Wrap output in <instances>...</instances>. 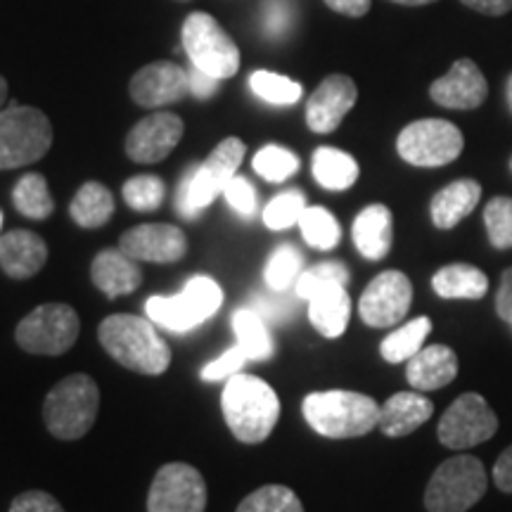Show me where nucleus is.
Returning <instances> with one entry per match:
<instances>
[{"label": "nucleus", "instance_id": "nucleus-1", "mask_svg": "<svg viewBox=\"0 0 512 512\" xmlns=\"http://www.w3.org/2000/svg\"><path fill=\"white\" fill-rule=\"evenodd\" d=\"M102 349L121 366L140 375H162L171 363V349L150 318L114 313L98 328Z\"/></svg>", "mask_w": 512, "mask_h": 512}, {"label": "nucleus", "instance_id": "nucleus-2", "mask_svg": "<svg viewBox=\"0 0 512 512\" xmlns=\"http://www.w3.org/2000/svg\"><path fill=\"white\" fill-rule=\"evenodd\" d=\"M228 430L242 444H261L271 437L280 418V399L266 380L238 373L228 377L221 394Z\"/></svg>", "mask_w": 512, "mask_h": 512}, {"label": "nucleus", "instance_id": "nucleus-3", "mask_svg": "<svg viewBox=\"0 0 512 512\" xmlns=\"http://www.w3.org/2000/svg\"><path fill=\"white\" fill-rule=\"evenodd\" d=\"M302 413L311 430L320 437L354 439L375 430L380 420V403L366 394L330 389V392L306 396Z\"/></svg>", "mask_w": 512, "mask_h": 512}, {"label": "nucleus", "instance_id": "nucleus-4", "mask_svg": "<svg viewBox=\"0 0 512 512\" xmlns=\"http://www.w3.org/2000/svg\"><path fill=\"white\" fill-rule=\"evenodd\" d=\"M247 147L240 138H226L211 150L202 164L190 166L181 178L176 192V209L183 219H197L216 197L223 195L226 185L238 176Z\"/></svg>", "mask_w": 512, "mask_h": 512}, {"label": "nucleus", "instance_id": "nucleus-5", "mask_svg": "<svg viewBox=\"0 0 512 512\" xmlns=\"http://www.w3.org/2000/svg\"><path fill=\"white\" fill-rule=\"evenodd\" d=\"M100 411V389L93 377L69 375L50 389L43 403L48 432L62 441L86 437Z\"/></svg>", "mask_w": 512, "mask_h": 512}, {"label": "nucleus", "instance_id": "nucleus-6", "mask_svg": "<svg viewBox=\"0 0 512 512\" xmlns=\"http://www.w3.org/2000/svg\"><path fill=\"white\" fill-rule=\"evenodd\" d=\"M53 145L50 119L36 107L10 105L0 110V171L22 169L48 155Z\"/></svg>", "mask_w": 512, "mask_h": 512}, {"label": "nucleus", "instance_id": "nucleus-7", "mask_svg": "<svg viewBox=\"0 0 512 512\" xmlns=\"http://www.w3.org/2000/svg\"><path fill=\"white\" fill-rule=\"evenodd\" d=\"M223 304V290L209 275H195L176 297H150L145 313L152 323L169 332H190L209 320Z\"/></svg>", "mask_w": 512, "mask_h": 512}, {"label": "nucleus", "instance_id": "nucleus-8", "mask_svg": "<svg viewBox=\"0 0 512 512\" xmlns=\"http://www.w3.org/2000/svg\"><path fill=\"white\" fill-rule=\"evenodd\" d=\"M489 477L482 460L472 456H456L444 460L427 484V512H467L482 501Z\"/></svg>", "mask_w": 512, "mask_h": 512}, {"label": "nucleus", "instance_id": "nucleus-9", "mask_svg": "<svg viewBox=\"0 0 512 512\" xmlns=\"http://www.w3.org/2000/svg\"><path fill=\"white\" fill-rule=\"evenodd\" d=\"M181 38L192 67L219 81L238 74L240 50L226 29L207 12H190L183 22Z\"/></svg>", "mask_w": 512, "mask_h": 512}, {"label": "nucleus", "instance_id": "nucleus-10", "mask_svg": "<svg viewBox=\"0 0 512 512\" xmlns=\"http://www.w3.org/2000/svg\"><path fill=\"white\" fill-rule=\"evenodd\" d=\"M81 320L69 304H41L19 320L15 339L29 354L62 356L79 339Z\"/></svg>", "mask_w": 512, "mask_h": 512}, {"label": "nucleus", "instance_id": "nucleus-11", "mask_svg": "<svg viewBox=\"0 0 512 512\" xmlns=\"http://www.w3.org/2000/svg\"><path fill=\"white\" fill-rule=\"evenodd\" d=\"M463 147L465 140L460 128L446 119L413 121L396 138V152L403 162L422 169H437L456 162Z\"/></svg>", "mask_w": 512, "mask_h": 512}, {"label": "nucleus", "instance_id": "nucleus-12", "mask_svg": "<svg viewBox=\"0 0 512 512\" xmlns=\"http://www.w3.org/2000/svg\"><path fill=\"white\" fill-rule=\"evenodd\" d=\"M498 432V418L491 411L484 396L467 392L458 396L441 415L437 437L441 444L451 451H465V448L479 446L489 441Z\"/></svg>", "mask_w": 512, "mask_h": 512}, {"label": "nucleus", "instance_id": "nucleus-13", "mask_svg": "<svg viewBox=\"0 0 512 512\" xmlns=\"http://www.w3.org/2000/svg\"><path fill=\"white\" fill-rule=\"evenodd\" d=\"M207 482L202 472L188 463L159 467L147 494V512H204Z\"/></svg>", "mask_w": 512, "mask_h": 512}, {"label": "nucleus", "instance_id": "nucleus-14", "mask_svg": "<svg viewBox=\"0 0 512 512\" xmlns=\"http://www.w3.org/2000/svg\"><path fill=\"white\" fill-rule=\"evenodd\" d=\"M413 302L411 278L401 271H384L370 280L358 299V316L368 328H392L401 323Z\"/></svg>", "mask_w": 512, "mask_h": 512}, {"label": "nucleus", "instance_id": "nucleus-15", "mask_svg": "<svg viewBox=\"0 0 512 512\" xmlns=\"http://www.w3.org/2000/svg\"><path fill=\"white\" fill-rule=\"evenodd\" d=\"M185 133L183 119L174 112H155L140 119L126 136V155L138 164L164 162Z\"/></svg>", "mask_w": 512, "mask_h": 512}, {"label": "nucleus", "instance_id": "nucleus-16", "mask_svg": "<svg viewBox=\"0 0 512 512\" xmlns=\"http://www.w3.org/2000/svg\"><path fill=\"white\" fill-rule=\"evenodd\" d=\"M119 249L136 261L174 264L188 252V238L181 228L171 223H143L121 235Z\"/></svg>", "mask_w": 512, "mask_h": 512}, {"label": "nucleus", "instance_id": "nucleus-17", "mask_svg": "<svg viewBox=\"0 0 512 512\" xmlns=\"http://www.w3.org/2000/svg\"><path fill=\"white\" fill-rule=\"evenodd\" d=\"M358 100V88L347 74H330L320 81V86L306 102V124L313 133L337 131L344 117L354 110Z\"/></svg>", "mask_w": 512, "mask_h": 512}, {"label": "nucleus", "instance_id": "nucleus-18", "mask_svg": "<svg viewBox=\"0 0 512 512\" xmlns=\"http://www.w3.org/2000/svg\"><path fill=\"white\" fill-rule=\"evenodd\" d=\"M188 91V72L169 60L145 64L143 69H138L136 76L131 79V86H128L133 102L140 107H150V110L174 105V102L183 100Z\"/></svg>", "mask_w": 512, "mask_h": 512}, {"label": "nucleus", "instance_id": "nucleus-19", "mask_svg": "<svg viewBox=\"0 0 512 512\" xmlns=\"http://www.w3.org/2000/svg\"><path fill=\"white\" fill-rule=\"evenodd\" d=\"M486 95L489 83L482 69L467 57L453 62V67L430 86V98L446 110H477Z\"/></svg>", "mask_w": 512, "mask_h": 512}, {"label": "nucleus", "instance_id": "nucleus-20", "mask_svg": "<svg viewBox=\"0 0 512 512\" xmlns=\"http://www.w3.org/2000/svg\"><path fill=\"white\" fill-rule=\"evenodd\" d=\"M48 245L31 230H12L0 238V268L15 280H27L46 266Z\"/></svg>", "mask_w": 512, "mask_h": 512}, {"label": "nucleus", "instance_id": "nucleus-21", "mask_svg": "<svg viewBox=\"0 0 512 512\" xmlns=\"http://www.w3.org/2000/svg\"><path fill=\"white\" fill-rule=\"evenodd\" d=\"M91 278L93 285L107 299H117L138 290L143 283V271H140L138 261L121 249H102L93 259Z\"/></svg>", "mask_w": 512, "mask_h": 512}, {"label": "nucleus", "instance_id": "nucleus-22", "mask_svg": "<svg viewBox=\"0 0 512 512\" xmlns=\"http://www.w3.org/2000/svg\"><path fill=\"white\" fill-rule=\"evenodd\" d=\"M458 356L446 344L422 347L406 366V377L415 392H434L456 380Z\"/></svg>", "mask_w": 512, "mask_h": 512}, {"label": "nucleus", "instance_id": "nucleus-23", "mask_svg": "<svg viewBox=\"0 0 512 512\" xmlns=\"http://www.w3.org/2000/svg\"><path fill=\"white\" fill-rule=\"evenodd\" d=\"M434 406L430 399L418 392H399L389 396L380 406V420L377 427L387 437H406L425 425L432 418Z\"/></svg>", "mask_w": 512, "mask_h": 512}, {"label": "nucleus", "instance_id": "nucleus-24", "mask_svg": "<svg viewBox=\"0 0 512 512\" xmlns=\"http://www.w3.org/2000/svg\"><path fill=\"white\" fill-rule=\"evenodd\" d=\"M354 245L370 261H380L389 254L394 242V216L384 204H370L354 219Z\"/></svg>", "mask_w": 512, "mask_h": 512}, {"label": "nucleus", "instance_id": "nucleus-25", "mask_svg": "<svg viewBox=\"0 0 512 512\" xmlns=\"http://www.w3.org/2000/svg\"><path fill=\"white\" fill-rule=\"evenodd\" d=\"M479 197H482V185L472 178H460V181L448 183L432 197L430 214L432 223L439 230L456 228L460 221L467 219L477 209Z\"/></svg>", "mask_w": 512, "mask_h": 512}, {"label": "nucleus", "instance_id": "nucleus-26", "mask_svg": "<svg viewBox=\"0 0 512 512\" xmlns=\"http://www.w3.org/2000/svg\"><path fill=\"white\" fill-rule=\"evenodd\" d=\"M347 285H330L309 299V320L320 335L337 339L347 330L351 318V299Z\"/></svg>", "mask_w": 512, "mask_h": 512}, {"label": "nucleus", "instance_id": "nucleus-27", "mask_svg": "<svg viewBox=\"0 0 512 512\" xmlns=\"http://www.w3.org/2000/svg\"><path fill=\"white\" fill-rule=\"evenodd\" d=\"M432 287L441 299H482L489 292V278L477 266L451 264L434 273Z\"/></svg>", "mask_w": 512, "mask_h": 512}, {"label": "nucleus", "instance_id": "nucleus-28", "mask_svg": "<svg viewBox=\"0 0 512 512\" xmlns=\"http://www.w3.org/2000/svg\"><path fill=\"white\" fill-rule=\"evenodd\" d=\"M114 214V197L105 185L98 181L83 183L79 192L74 195L72 204H69V216L76 226L81 228H102L110 223Z\"/></svg>", "mask_w": 512, "mask_h": 512}, {"label": "nucleus", "instance_id": "nucleus-29", "mask_svg": "<svg viewBox=\"0 0 512 512\" xmlns=\"http://www.w3.org/2000/svg\"><path fill=\"white\" fill-rule=\"evenodd\" d=\"M313 178L325 190H349L358 181V162L337 147H318L313 152Z\"/></svg>", "mask_w": 512, "mask_h": 512}, {"label": "nucleus", "instance_id": "nucleus-30", "mask_svg": "<svg viewBox=\"0 0 512 512\" xmlns=\"http://www.w3.org/2000/svg\"><path fill=\"white\" fill-rule=\"evenodd\" d=\"M233 330L238 337V344L245 351L249 361H266L273 356V337L268 330L266 320L259 313L242 306L233 313Z\"/></svg>", "mask_w": 512, "mask_h": 512}, {"label": "nucleus", "instance_id": "nucleus-31", "mask_svg": "<svg viewBox=\"0 0 512 512\" xmlns=\"http://www.w3.org/2000/svg\"><path fill=\"white\" fill-rule=\"evenodd\" d=\"M432 332V320L427 316H420L411 320V323L401 325L399 330L389 332L382 339L380 354L387 363H408L418 351L425 347V339Z\"/></svg>", "mask_w": 512, "mask_h": 512}, {"label": "nucleus", "instance_id": "nucleus-32", "mask_svg": "<svg viewBox=\"0 0 512 512\" xmlns=\"http://www.w3.org/2000/svg\"><path fill=\"white\" fill-rule=\"evenodd\" d=\"M12 204H15L19 214L34 221L48 219L55 209L48 183L41 174H27L19 178L15 190H12Z\"/></svg>", "mask_w": 512, "mask_h": 512}, {"label": "nucleus", "instance_id": "nucleus-33", "mask_svg": "<svg viewBox=\"0 0 512 512\" xmlns=\"http://www.w3.org/2000/svg\"><path fill=\"white\" fill-rule=\"evenodd\" d=\"M302 273L304 256L299 254V249L292 245H280L271 256H268L264 268V283L268 285V290L287 292L294 290V285H297L299 275Z\"/></svg>", "mask_w": 512, "mask_h": 512}, {"label": "nucleus", "instance_id": "nucleus-34", "mask_svg": "<svg viewBox=\"0 0 512 512\" xmlns=\"http://www.w3.org/2000/svg\"><path fill=\"white\" fill-rule=\"evenodd\" d=\"M302 228V238L309 247L328 252L342 240V226L325 207H306L302 219L297 223Z\"/></svg>", "mask_w": 512, "mask_h": 512}, {"label": "nucleus", "instance_id": "nucleus-35", "mask_svg": "<svg viewBox=\"0 0 512 512\" xmlns=\"http://www.w3.org/2000/svg\"><path fill=\"white\" fill-rule=\"evenodd\" d=\"M249 88H252L256 98L271 102V105H294L304 95L302 83L287 79L283 74L266 72V69H259V72L249 76Z\"/></svg>", "mask_w": 512, "mask_h": 512}, {"label": "nucleus", "instance_id": "nucleus-36", "mask_svg": "<svg viewBox=\"0 0 512 512\" xmlns=\"http://www.w3.org/2000/svg\"><path fill=\"white\" fill-rule=\"evenodd\" d=\"M235 512H304V505L287 486L268 484L252 491Z\"/></svg>", "mask_w": 512, "mask_h": 512}, {"label": "nucleus", "instance_id": "nucleus-37", "mask_svg": "<svg viewBox=\"0 0 512 512\" xmlns=\"http://www.w3.org/2000/svg\"><path fill=\"white\" fill-rule=\"evenodd\" d=\"M252 166L268 183H283L299 171V157L283 145H266L256 152Z\"/></svg>", "mask_w": 512, "mask_h": 512}, {"label": "nucleus", "instance_id": "nucleus-38", "mask_svg": "<svg viewBox=\"0 0 512 512\" xmlns=\"http://www.w3.org/2000/svg\"><path fill=\"white\" fill-rule=\"evenodd\" d=\"M349 283V268L342 264V261H320L309 271L299 275L297 285H294V292H297L299 299H309L318 290L330 285H347Z\"/></svg>", "mask_w": 512, "mask_h": 512}, {"label": "nucleus", "instance_id": "nucleus-39", "mask_svg": "<svg viewBox=\"0 0 512 512\" xmlns=\"http://www.w3.org/2000/svg\"><path fill=\"white\" fill-rule=\"evenodd\" d=\"M306 209V195L302 190H285L273 197L264 209V223L271 230H287L297 226Z\"/></svg>", "mask_w": 512, "mask_h": 512}, {"label": "nucleus", "instance_id": "nucleus-40", "mask_svg": "<svg viewBox=\"0 0 512 512\" xmlns=\"http://www.w3.org/2000/svg\"><path fill=\"white\" fill-rule=\"evenodd\" d=\"M484 226L494 249H512V197H494L484 209Z\"/></svg>", "mask_w": 512, "mask_h": 512}, {"label": "nucleus", "instance_id": "nucleus-41", "mask_svg": "<svg viewBox=\"0 0 512 512\" xmlns=\"http://www.w3.org/2000/svg\"><path fill=\"white\" fill-rule=\"evenodd\" d=\"M166 185L157 176H136L124 183V202L136 211H155L162 207Z\"/></svg>", "mask_w": 512, "mask_h": 512}, {"label": "nucleus", "instance_id": "nucleus-42", "mask_svg": "<svg viewBox=\"0 0 512 512\" xmlns=\"http://www.w3.org/2000/svg\"><path fill=\"white\" fill-rule=\"evenodd\" d=\"M247 309L259 313L266 323H285V320L294 313V302L287 297V292H256L247 302Z\"/></svg>", "mask_w": 512, "mask_h": 512}, {"label": "nucleus", "instance_id": "nucleus-43", "mask_svg": "<svg viewBox=\"0 0 512 512\" xmlns=\"http://www.w3.org/2000/svg\"><path fill=\"white\" fill-rule=\"evenodd\" d=\"M294 17L297 10L292 0H266L261 8V29L268 38H283L292 29Z\"/></svg>", "mask_w": 512, "mask_h": 512}, {"label": "nucleus", "instance_id": "nucleus-44", "mask_svg": "<svg viewBox=\"0 0 512 512\" xmlns=\"http://www.w3.org/2000/svg\"><path fill=\"white\" fill-rule=\"evenodd\" d=\"M249 361L245 351L238 344V347L228 349L226 354H221L219 358H214V361H209L207 366L202 368V380L207 382H221V380H228V377L242 373V366Z\"/></svg>", "mask_w": 512, "mask_h": 512}, {"label": "nucleus", "instance_id": "nucleus-45", "mask_svg": "<svg viewBox=\"0 0 512 512\" xmlns=\"http://www.w3.org/2000/svg\"><path fill=\"white\" fill-rule=\"evenodd\" d=\"M223 197H226V202L233 207L235 214H240L242 219H249V216L256 214V190L254 185L247 181V178L242 176H235L233 181L226 185V190H223Z\"/></svg>", "mask_w": 512, "mask_h": 512}, {"label": "nucleus", "instance_id": "nucleus-46", "mask_svg": "<svg viewBox=\"0 0 512 512\" xmlns=\"http://www.w3.org/2000/svg\"><path fill=\"white\" fill-rule=\"evenodd\" d=\"M10 512H64V508L55 496L46 494V491H27L12 501Z\"/></svg>", "mask_w": 512, "mask_h": 512}, {"label": "nucleus", "instance_id": "nucleus-47", "mask_svg": "<svg viewBox=\"0 0 512 512\" xmlns=\"http://www.w3.org/2000/svg\"><path fill=\"white\" fill-rule=\"evenodd\" d=\"M188 81H190V93L200 100H209L211 95L219 91V83H221L219 79L204 74L202 69H197V67H192L188 72Z\"/></svg>", "mask_w": 512, "mask_h": 512}, {"label": "nucleus", "instance_id": "nucleus-48", "mask_svg": "<svg viewBox=\"0 0 512 512\" xmlns=\"http://www.w3.org/2000/svg\"><path fill=\"white\" fill-rule=\"evenodd\" d=\"M496 313L498 318L512 325V268L501 275V285L496 292Z\"/></svg>", "mask_w": 512, "mask_h": 512}, {"label": "nucleus", "instance_id": "nucleus-49", "mask_svg": "<svg viewBox=\"0 0 512 512\" xmlns=\"http://www.w3.org/2000/svg\"><path fill=\"white\" fill-rule=\"evenodd\" d=\"M494 484L505 494H512V446L498 456L494 465Z\"/></svg>", "mask_w": 512, "mask_h": 512}, {"label": "nucleus", "instance_id": "nucleus-50", "mask_svg": "<svg viewBox=\"0 0 512 512\" xmlns=\"http://www.w3.org/2000/svg\"><path fill=\"white\" fill-rule=\"evenodd\" d=\"M460 3L467 5V8L482 12V15H489V17L508 15V12L512 10V0H460Z\"/></svg>", "mask_w": 512, "mask_h": 512}, {"label": "nucleus", "instance_id": "nucleus-51", "mask_svg": "<svg viewBox=\"0 0 512 512\" xmlns=\"http://www.w3.org/2000/svg\"><path fill=\"white\" fill-rule=\"evenodd\" d=\"M323 3L347 17H363L370 10V0H323Z\"/></svg>", "mask_w": 512, "mask_h": 512}, {"label": "nucleus", "instance_id": "nucleus-52", "mask_svg": "<svg viewBox=\"0 0 512 512\" xmlns=\"http://www.w3.org/2000/svg\"><path fill=\"white\" fill-rule=\"evenodd\" d=\"M396 5H408V8H420V5H430L437 3V0H392Z\"/></svg>", "mask_w": 512, "mask_h": 512}, {"label": "nucleus", "instance_id": "nucleus-53", "mask_svg": "<svg viewBox=\"0 0 512 512\" xmlns=\"http://www.w3.org/2000/svg\"><path fill=\"white\" fill-rule=\"evenodd\" d=\"M5 102H8V81L0 76V110L5 107Z\"/></svg>", "mask_w": 512, "mask_h": 512}, {"label": "nucleus", "instance_id": "nucleus-54", "mask_svg": "<svg viewBox=\"0 0 512 512\" xmlns=\"http://www.w3.org/2000/svg\"><path fill=\"white\" fill-rule=\"evenodd\" d=\"M505 98H508V107L512 112V74L508 76V83H505Z\"/></svg>", "mask_w": 512, "mask_h": 512}, {"label": "nucleus", "instance_id": "nucleus-55", "mask_svg": "<svg viewBox=\"0 0 512 512\" xmlns=\"http://www.w3.org/2000/svg\"><path fill=\"white\" fill-rule=\"evenodd\" d=\"M0 226H3V214H0Z\"/></svg>", "mask_w": 512, "mask_h": 512}, {"label": "nucleus", "instance_id": "nucleus-56", "mask_svg": "<svg viewBox=\"0 0 512 512\" xmlns=\"http://www.w3.org/2000/svg\"><path fill=\"white\" fill-rule=\"evenodd\" d=\"M510 171H512V157H510Z\"/></svg>", "mask_w": 512, "mask_h": 512}, {"label": "nucleus", "instance_id": "nucleus-57", "mask_svg": "<svg viewBox=\"0 0 512 512\" xmlns=\"http://www.w3.org/2000/svg\"><path fill=\"white\" fill-rule=\"evenodd\" d=\"M510 330H512V325H510Z\"/></svg>", "mask_w": 512, "mask_h": 512}]
</instances>
